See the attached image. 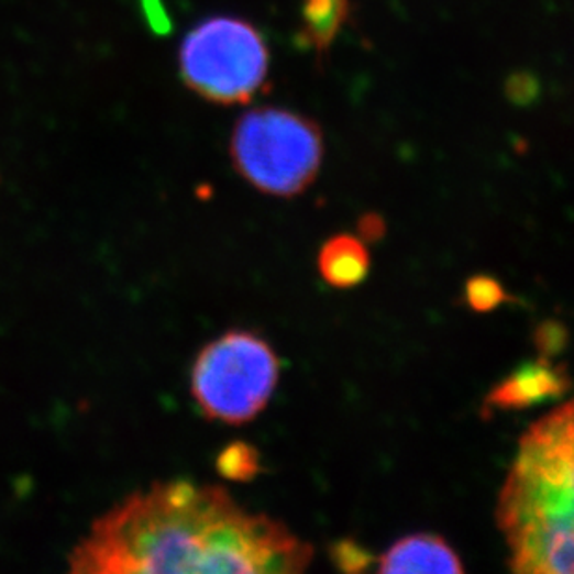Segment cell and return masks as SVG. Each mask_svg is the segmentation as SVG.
Masks as SVG:
<instances>
[{"label":"cell","instance_id":"cell-1","mask_svg":"<svg viewBox=\"0 0 574 574\" xmlns=\"http://www.w3.org/2000/svg\"><path fill=\"white\" fill-rule=\"evenodd\" d=\"M314 551L218 485L156 484L97 522L73 554L85 573H303Z\"/></svg>","mask_w":574,"mask_h":574},{"label":"cell","instance_id":"cell-2","mask_svg":"<svg viewBox=\"0 0 574 574\" xmlns=\"http://www.w3.org/2000/svg\"><path fill=\"white\" fill-rule=\"evenodd\" d=\"M573 428L565 401L521 437L497 508L514 573H573Z\"/></svg>","mask_w":574,"mask_h":574},{"label":"cell","instance_id":"cell-3","mask_svg":"<svg viewBox=\"0 0 574 574\" xmlns=\"http://www.w3.org/2000/svg\"><path fill=\"white\" fill-rule=\"evenodd\" d=\"M231 158L255 190L294 198L314 183L323 161L320 126L277 107L253 108L233 129Z\"/></svg>","mask_w":574,"mask_h":574},{"label":"cell","instance_id":"cell-4","mask_svg":"<svg viewBox=\"0 0 574 574\" xmlns=\"http://www.w3.org/2000/svg\"><path fill=\"white\" fill-rule=\"evenodd\" d=\"M279 382V360L250 331H229L199 352L191 396L210 420L245 424L263 413Z\"/></svg>","mask_w":574,"mask_h":574},{"label":"cell","instance_id":"cell-5","mask_svg":"<svg viewBox=\"0 0 574 574\" xmlns=\"http://www.w3.org/2000/svg\"><path fill=\"white\" fill-rule=\"evenodd\" d=\"M179 67L186 86L207 101L242 104L266 82L269 53L252 23L216 15L186 34Z\"/></svg>","mask_w":574,"mask_h":574},{"label":"cell","instance_id":"cell-6","mask_svg":"<svg viewBox=\"0 0 574 574\" xmlns=\"http://www.w3.org/2000/svg\"><path fill=\"white\" fill-rule=\"evenodd\" d=\"M571 389L567 366L539 355L521 368L511 372L485 396L484 409L525 411L541 401L560 398Z\"/></svg>","mask_w":574,"mask_h":574},{"label":"cell","instance_id":"cell-7","mask_svg":"<svg viewBox=\"0 0 574 574\" xmlns=\"http://www.w3.org/2000/svg\"><path fill=\"white\" fill-rule=\"evenodd\" d=\"M377 571L389 573H463L457 552L435 533H413L398 539L377 558Z\"/></svg>","mask_w":574,"mask_h":574},{"label":"cell","instance_id":"cell-8","mask_svg":"<svg viewBox=\"0 0 574 574\" xmlns=\"http://www.w3.org/2000/svg\"><path fill=\"white\" fill-rule=\"evenodd\" d=\"M318 269L323 282L331 287H357L371 272V253L363 239L353 234H335L322 245Z\"/></svg>","mask_w":574,"mask_h":574},{"label":"cell","instance_id":"cell-9","mask_svg":"<svg viewBox=\"0 0 574 574\" xmlns=\"http://www.w3.org/2000/svg\"><path fill=\"white\" fill-rule=\"evenodd\" d=\"M216 467L223 478L250 482L261 473V454L252 444L234 441L220 452L216 460Z\"/></svg>","mask_w":574,"mask_h":574},{"label":"cell","instance_id":"cell-10","mask_svg":"<svg viewBox=\"0 0 574 574\" xmlns=\"http://www.w3.org/2000/svg\"><path fill=\"white\" fill-rule=\"evenodd\" d=\"M344 7L342 0H307V19L312 37L318 43L330 42L341 23Z\"/></svg>","mask_w":574,"mask_h":574},{"label":"cell","instance_id":"cell-11","mask_svg":"<svg viewBox=\"0 0 574 574\" xmlns=\"http://www.w3.org/2000/svg\"><path fill=\"white\" fill-rule=\"evenodd\" d=\"M465 296H467L468 306L478 312L495 311L508 299V294L504 290L503 285L489 276L471 277L465 287Z\"/></svg>","mask_w":574,"mask_h":574},{"label":"cell","instance_id":"cell-12","mask_svg":"<svg viewBox=\"0 0 574 574\" xmlns=\"http://www.w3.org/2000/svg\"><path fill=\"white\" fill-rule=\"evenodd\" d=\"M567 330L562 322L549 320V322L541 323L536 330L533 342L538 346L539 355L554 360L567 346Z\"/></svg>","mask_w":574,"mask_h":574},{"label":"cell","instance_id":"cell-13","mask_svg":"<svg viewBox=\"0 0 574 574\" xmlns=\"http://www.w3.org/2000/svg\"><path fill=\"white\" fill-rule=\"evenodd\" d=\"M331 558L335 560L336 565L342 571H350V573H357V571H365L371 565V556L365 549H361L360 544L353 541H339L331 551Z\"/></svg>","mask_w":574,"mask_h":574},{"label":"cell","instance_id":"cell-14","mask_svg":"<svg viewBox=\"0 0 574 574\" xmlns=\"http://www.w3.org/2000/svg\"><path fill=\"white\" fill-rule=\"evenodd\" d=\"M383 231H385V228H383V220L379 216H365L363 222L360 223V233L363 240L382 239Z\"/></svg>","mask_w":574,"mask_h":574}]
</instances>
